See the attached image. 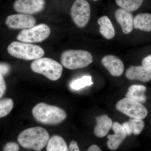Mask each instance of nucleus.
I'll list each match as a JSON object with an SVG mask.
<instances>
[{
  "instance_id": "f257e3e1",
  "label": "nucleus",
  "mask_w": 151,
  "mask_h": 151,
  "mask_svg": "<svg viewBox=\"0 0 151 151\" xmlns=\"http://www.w3.org/2000/svg\"><path fill=\"white\" fill-rule=\"evenodd\" d=\"M17 140L24 148L39 151L46 145L49 140V134L42 127H31L21 132Z\"/></svg>"
},
{
  "instance_id": "f03ea898",
  "label": "nucleus",
  "mask_w": 151,
  "mask_h": 151,
  "mask_svg": "<svg viewBox=\"0 0 151 151\" xmlns=\"http://www.w3.org/2000/svg\"><path fill=\"white\" fill-rule=\"evenodd\" d=\"M32 113L37 122L47 125L60 124L66 118V113L61 108L43 103L36 105Z\"/></svg>"
},
{
  "instance_id": "7ed1b4c3",
  "label": "nucleus",
  "mask_w": 151,
  "mask_h": 151,
  "mask_svg": "<svg viewBox=\"0 0 151 151\" xmlns=\"http://www.w3.org/2000/svg\"><path fill=\"white\" fill-rule=\"evenodd\" d=\"M60 61L66 68L74 70L89 65L93 62V57L86 50H69L63 52Z\"/></svg>"
},
{
  "instance_id": "20e7f679",
  "label": "nucleus",
  "mask_w": 151,
  "mask_h": 151,
  "mask_svg": "<svg viewBox=\"0 0 151 151\" xmlns=\"http://www.w3.org/2000/svg\"><path fill=\"white\" fill-rule=\"evenodd\" d=\"M7 51L12 56L26 60L38 59L45 54L44 50L40 46L17 41L13 42L9 45Z\"/></svg>"
},
{
  "instance_id": "39448f33",
  "label": "nucleus",
  "mask_w": 151,
  "mask_h": 151,
  "mask_svg": "<svg viewBox=\"0 0 151 151\" xmlns=\"http://www.w3.org/2000/svg\"><path fill=\"white\" fill-rule=\"evenodd\" d=\"M32 70L42 74L51 81H56L61 77L63 67L59 63L48 58L35 60L31 65Z\"/></svg>"
},
{
  "instance_id": "423d86ee",
  "label": "nucleus",
  "mask_w": 151,
  "mask_h": 151,
  "mask_svg": "<svg viewBox=\"0 0 151 151\" xmlns=\"http://www.w3.org/2000/svg\"><path fill=\"white\" fill-rule=\"evenodd\" d=\"M116 108L132 119L143 120L147 116V110L144 105L127 97L119 100L116 104Z\"/></svg>"
},
{
  "instance_id": "0eeeda50",
  "label": "nucleus",
  "mask_w": 151,
  "mask_h": 151,
  "mask_svg": "<svg viewBox=\"0 0 151 151\" xmlns=\"http://www.w3.org/2000/svg\"><path fill=\"white\" fill-rule=\"evenodd\" d=\"M50 29L47 25L41 24L36 26L22 30L17 36L18 40L25 43L41 42L48 37Z\"/></svg>"
},
{
  "instance_id": "6e6552de",
  "label": "nucleus",
  "mask_w": 151,
  "mask_h": 151,
  "mask_svg": "<svg viewBox=\"0 0 151 151\" xmlns=\"http://www.w3.org/2000/svg\"><path fill=\"white\" fill-rule=\"evenodd\" d=\"M91 14L90 4L86 0H75L70 9V15L73 22L79 28L88 23Z\"/></svg>"
},
{
  "instance_id": "1a4fd4ad",
  "label": "nucleus",
  "mask_w": 151,
  "mask_h": 151,
  "mask_svg": "<svg viewBox=\"0 0 151 151\" xmlns=\"http://www.w3.org/2000/svg\"><path fill=\"white\" fill-rule=\"evenodd\" d=\"M45 4V0H16L13 7L17 12L30 15L43 10Z\"/></svg>"
},
{
  "instance_id": "9d476101",
  "label": "nucleus",
  "mask_w": 151,
  "mask_h": 151,
  "mask_svg": "<svg viewBox=\"0 0 151 151\" xmlns=\"http://www.w3.org/2000/svg\"><path fill=\"white\" fill-rule=\"evenodd\" d=\"M36 19L29 15L20 14L9 16L5 23L9 27L14 29H27L35 26Z\"/></svg>"
},
{
  "instance_id": "9b49d317",
  "label": "nucleus",
  "mask_w": 151,
  "mask_h": 151,
  "mask_svg": "<svg viewBox=\"0 0 151 151\" xmlns=\"http://www.w3.org/2000/svg\"><path fill=\"white\" fill-rule=\"evenodd\" d=\"M102 64L114 76H119L123 74L124 70V63L118 57L108 55L102 58Z\"/></svg>"
},
{
  "instance_id": "f8f14e48",
  "label": "nucleus",
  "mask_w": 151,
  "mask_h": 151,
  "mask_svg": "<svg viewBox=\"0 0 151 151\" xmlns=\"http://www.w3.org/2000/svg\"><path fill=\"white\" fill-rule=\"evenodd\" d=\"M115 17L125 34L132 32L134 27V18L131 12L121 8L116 11Z\"/></svg>"
},
{
  "instance_id": "ddd939ff",
  "label": "nucleus",
  "mask_w": 151,
  "mask_h": 151,
  "mask_svg": "<svg viewBox=\"0 0 151 151\" xmlns=\"http://www.w3.org/2000/svg\"><path fill=\"white\" fill-rule=\"evenodd\" d=\"M112 128L115 134L108 135L107 145L108 148L114 150L119 148L127 135L122 125L118 122L113 123Z\"/></svg>"
},
{
  "instance_id": "4468645a",
  "label": "nucleus",
  "mask_w": 151,
  "mask_h": 151,
  "mask_svg": "<svg viewBox=\"0 0 151 151\" xmlns=\"http://www.w3.org/2000/svg\"><path fill=\"white\" fill-rule=\"evenodd\" d=\"M126 76L130 80L148 82L151 80V70L142 65H132L126 71Z\"/></svg>"
},
{
  "instance_id": "2eb2a0df",
  "label": "nucleus",
  "mask_w": 151,
  "mask_h": 151,
  "mask_svg": "<svg viewBox=\"0 0 151 151\" xmlns=\"http://www.w3.org/2000/svg\"><path fill=\"white\" fill-rule=\"evenodd\" d=\"M96 127L94 129L95 135L99 138H103L108 134L113 126V122L107 115H103L96 118Z\"/></svg>"
},
{
  "instance_id": "dca6fc26",
  "label": "nucleus",
  "mask_w": 151,
  "mask_h": 151,
  "mask_svg": "<svg viewBox=\"0 0 151 151\" xmlns=\"http://www.w3.org/2000/svg\"><path fill=\"white\" fill-rule=\"evenodd\" d=\"M98 24L100 26L99 31L105 38L111 40L115 35V31L111 20L107 16L101 17L98 20Z\"/></svg>"
},
{
  "instance_id": "f3484780",
  "label": "nucleus",
  "mask_w": 151,
  "mask_h": 151,
  "mask_svg": "<svg viewBox=\"0 0 151 151\" xmlns=\"http://www.w3.org/2000/svg\"><path fill=\"white\" fill-rule=\"evenodd\" d=\"M146 87L142 85H133L130 86L126 94V97L140 103H144L147 100L145 93Z\"/></svg>"
},
{
  "instance_id": "a211bd4d",
  "label": "nucleus",
  "mask_w": 151,
  "mask_h": 151,
  "mask_svg": "<svg viewBox=\"0 0 151 151\" xmlns=\"http://www.w3.org/2000/svg\"><path fill=\"white\" fill-rule=\"evenodd\" d=\"M134 27L143 31L151 32V14L144 13L137 15L134 18Z\"/></svg>"
},
{
  "instance_id": "6ab92c4d",
  "label": "nucleus",
  "mask_w": 151,
  "mask_h": 151,
  "mask_svg": "<svg viewBox=\"0 0 151 151\" xmlns=\"http://www.w3.org/2000/svg\"><path fill=\"white\" fill-rule=\"evenodd\" d=\"M122 125L127 135H131L132 134L139 135L144 129L145 123L142 120L132 119Z\"/></svg>"
},
{
  "instance_id": "aec40b11",
  "label": "nucleus",
  "mask_w": 151,
  "mask_h": 151,
  "mask_svg": "<svg viewBox=\"0 0 151 151\" xmlns=\"http://www.w3.org/2000/svg\"><path fill=\"white\" fill-rule=\"evenodd\" d=\"M46 151H68L64 139L58 135H54L47 144Z\"/></svg>"
},
{
  "instance_id": "412c9836",
  "label": "nucleus",
  "mask_w": 151,
  "mask_h": 151,
  "mask_svg": "<svg viewBox=\"0 0 151 151\" xmlns=\"http://www.w3.org/2000/svg\"><path fill=\"white\" fill-rule=\"evenodd\" d=\"M144 0H116L119 6L129 11L134 12L139 8Z\"/></svg>"
},
{
  "instance_id": "4be33fe9",
  "label": "nucleus",
  "mask_w": 151,
  "mask_h": 151,
  "mask_svg": "<svg viewBox=\"0 0 151 151\" xmlns=\"http://www.w3.org/2000/svg\"><path fill=\"white\" fill-rule=\"evenodd\" d=\"M93 84L91 76H84L73 81L70 84V86L72 89L78 90L85 86H91Z\"/></svg>"
},
{
  "instance_id": "5701e85b",
  "label": "nucleus",
  "mask_w": 151,
  "mask_h": 151,
  "mask_svg": "<svg viewBox=\"0 0 151 151\" xmlns=\"http://www.w3.org/2000/svg\"><path fill=\"white\" fill-rule=\"evenodd\" d=\"M14 103L10 98H5L0 101V117L3 118L8 115L12 110Z\"/></svg>"
},
{
  "instance_id": "b1692460",
  "label": "nucleus",
  "mask_w": 151,
  "mask_h": 151,
  "mask_svg": "<svg viewBox=\"0 0 151 151\" xmlns=\"http://www.w3.org/2000/svg\"><path fill=\"white\" fill-rule=\"evenodd\" d=\"M19 147L17 143L9 142L4 147L3 151H19Z\"/></svg>"
},
{
  "instance_id": "393cba45",
  "label": "nucleus",
  "mask_w": 151,
  "mask_h": 151,
  "mask_svg": "<svg viewBox=\"0 0 151 151\" xmlns=\"http://www.w3.org/2000/svg\"><path fill=\"white\" fill-rule=\"evenodd\" d=\"M6 86L3 76L0 74V97H1L5 92Z\"/></svg>"
},
{
  "instance_id": "a878e982",
  "label": "nucleus",
  "mask_w": 151,
  "mask_h": 151,
  "mask_svg": "<svg viewBox=\"0 0 151 151\" xmlns=\"http://www.w3.org/2000/svg\"><path fill=\"white\" fill-rule=\"evenodd\" d=\"M142 65L151 70V54L146 56L143 59Z\"/></svg>"
},
{
  "instance_id": "bb28decb",
  "label": "nucleus",
  "mask_w": 151,
  "mask_h": 151,
  "mask_svg": "<svg viewBox=\"0 0 151 151\" xmlns=\"http://www.w3.org/2000/svg\"><path fill=\"white\" fill-rule=\"evenodd\" d=\"M1 67H0V72L2 75H5L9 73L10 70V67L8 64L6 63H1Z\"/></svg>"
},
{
  "instance_id": "cd10ccee",
  "label": "nucleus",
  "mask_w": 151,
  "mask_h": 151,
  "mask_svg": "<svg viewBox=\"0 0 151 151\" xmlns=\"http://www.w3.org/2000/svg\"><path fill=\"white\" fill-rule=\"evenodd\" d=\"M68 151H80L77 143L74 141L70 142Z\"/></svg>"
},
{
  "instance_id": "c85d7f7f",
  "label": "nucleus",
  "mask_w": 151,
  "mask_h": 151,
  "mask_svg": "<svg viewBox=\"0 0 151 151\" xmlns=\"http://www.w3.org/2000/svg\"><path fill=\"white\" fill-rule=\"evenodd\" d=\"M87 151H101V150L97 145H93L89 147Z\"/></svg>"
},
{
  "instance_id": "c756f323",
  "label": "nucleus",
  "mask_w": 151,
  "mask_h": 151,
  "mask_svg": "<svg viewBox=\"0 0 151 151\" xmlns=\"http://www.w3.org/2000/svg\"><path fill=\"white\" fill-rule=\"evenodd\" d=\"M93 1H98V0H93Z\"/></svg>"
}]
</instances>
